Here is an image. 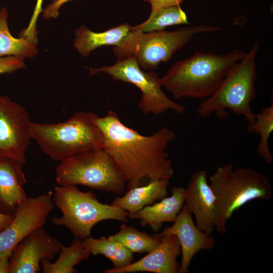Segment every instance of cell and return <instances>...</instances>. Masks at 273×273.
<instances>
[{
  "label": "cell",
  "instance_id": "6",
  "mask_svg": "<svg viewBox=\"0 0 273 273\" xmlns=\"http://www.w3.org/2000/svg\"><path fill=\"white\" fill-rule=\"evenodd\" d=\"M218 26L207 25H188L173 31L165 30L143 32L131 30L113 51L118 59L135 58L143 69L153 71L162 63L169 61L199 33L214 32Z\"/></svg>",
  "mask_w": 273,
  "mask_h": 273
},
{
  "label": "cell",
  "instance_id": "21",
  "mask_svg": "<svg viewBox=\"0 0 273 273\" xmlns=\"http://www.w3.org/2000/svg\"><path fill=\"white\" fill-rule=\"evenodd\" d=\"M80 244L87 248L91 254L102 255L113 263V268L124 267L132 262L133 253L121 243L116 240L101 237L94 238L91 236L80 240Z\"/></svg>",
  "mask_w": 273,
  "mask_h": 273
},
{
  "label": "cell",
  "instance_id": "8",
  "mask_svg": "<svg viewBox=\"0 0 273 273\" xmlns=\"http://www.w3.org/2000/svg\"><path fill=\"white\" fill-rule=\"evenodd\" d=\"M55 180L58 185H80L119 195L127 183L124 173L105 149L86 151L60 162Z\"/></svg>",
  "mask_w": 273,
  "mask_h": 273
},
{
  "label": "cell",
  "instance_id": "4",
  "mask_svg": "<svg viewBox=\"0 0 273 273\" xmlns=\"http://www.w3.org/2000/svg\"><path fill=\"white\" fill-rule=\"evenodd\" d=\"M95 115L92 112L79 111L60 123L30 121L28 133L45 155L60 162L86 151L105 149L104 137L95 121Z\"/></svg>",
  "mask_w": 273,
  "mask_h": 273
},
{
  "label": "cell",
  "instance_id": "31",
  "mask_svg": "<svg viewBox=\"0 0 273 273\" xmlns=\"http://www.w3.org/2000/svg\"><path fill=\"white\" fill-rule=\"evenodd\" d=\"M41 2L42 0H37V5L35 8V12H37V13H38L41 10Z\"/></svg>",
  "mask_w": 273,
  "mask_h": 273
},
{
  "label": "cell",
  "instance_id": "5",
  "mask_svg": "<svg viewBox=\"0 0 273 273\" xmlns=\"http://www.w3.org/2000/svg\"><path fill=\"white\" fill-rule=\"evenodd\" d=\"M259 43L255 42L244 58L230 70L210 97L199 104L197 112L202 117L213 114L224 119L229 116L226 110L244 117L248 124L255 119L251 104L257 97L255 82L257 78L256 57Z\"/></svg>",
  "mask_w": 273,
  "mask_h": 273
},
{
  "label": "cell",
  "instance_id": "30",
  "mask_svg": "<svg viewBox=\"0 0 273 273\" xmlns=\"http://www.w3.org/2000/svg\"><path fill=\"white\" fill-rule=\"evenodd\" d=\"M9 257H0V273H10Z\"/></svg>",
  "mask_w": 273,
  "mask_h": 273
},
{
  "label": "cell",
  "instance_id": "18",
  "mask_svg": "<svg viewBox=\"0 0 273 273\" xmlns=\"http://www.w3.org/2000/svg\"><path fill=\"white\" fill-rule=\"evenodd\" d=\"M169 184V179H167L151 180L144 186L129 189L123 196L115 198L110 205L119 207L128 214L134 213L167 197Z\"/></svg>",
  "mask_w": 273,
  "mask_h": 273
},
{
  "label": "cell",
  "instance_id": "23",
  "mask_svg": "<svg viewBox=\"0 0 273 273\" xmlns=\"http://www.w3.org/2000/svg\"><path fill=\"white\" fill-rule=\"evenodd\" d=\"M187 16L179 6L151 10L149 18L144 22L131 26V30L150 32L165 30L169 26L189 25Z\"/></svg>",
  "mask_w": 273,
  "mask_h": 273
},
{
  "label": "cell",
  "instance_id": "14",
  "mask_svg": "<svg viewBox=\"0 0 273 273\" xmlns=\"http://www.w3.org/2000/svg\"><path fill=\"white\" fill-rule=\"evenodd\" d=\"M156 235L160 237V242L147 255L124 267L107 269L104 272L179 273L180 263L177 258L181 251L177 237L173 235Z\"/></svg>",
  "mask_w": 273,
  "mask_h": 273
},
{
  "label": "cell",
  "instance_id": "27",
  "mask_svg": "<svg viewBox=\"0 0 273 273\" xmlns=\"http://www.w3.org/2000/svg\"><path fill=\"white\" fill-rule=\"evenodd\" d=\"M73 0H52L43 10L42 17L46 20L57 18L61 7Z\"/></svg>",
  "mask_w": 273,
  "mask_h": 273
},
{
  "label": "cell",
  "instance_id": "9",
  "mask_svg": "<svg viewBox=\"0 0 273 273\" xmlns=\"http://www.w3.org/2000/svg\"><path fill=\"white\" fill-rule=\"evenodd\" d=\"M90 75L103 72L115 80L131 83L142 92L139 109L146 114L161 115L169 110L183 114L185 107L169 99L161 89L160 77L153 71H144L135 58L128 57L118 59L113 65L89 68Z\"/></svg>",
  "mask_w": 273,
  "mask_h": 273
},
{
  "label": "cell",
  "instance_id": "17",
  "mask_svg": "<svg viewBox=\"0 0 273 273\" xmlns=\"http://www.w3.org/2000/svg\"><path fill=\"white\" fill-rule=\"evenodd\" d=\"M171 191L170 196L145 206L134 213L128 214V217L139 219L143 227L149 225L154 232L159 231L164 222L173 223L185 202V189L174 187Z\"/></svg>",
  "mask_w": 273,
  "mask_h": 273
},
{
  "label": "cell",
  "instance_id": "28",
  "mask_svg": "<svg viewBox=\"0 0 273 273\" xmlns=\"http://www.w3.org/2000/svg\"><path fill=\"white\" fill-rule=\"evenodd\" d=\"M149 3L152 10L179 6L184 0H144Z\"/></svg>",
  "mask_w": 273,
  "mask_h": 273
},
{
  "label": "cell",
  "instance_id": "2",
  "mask_svg": "<svg viewBox=\"0 0 273 273\" xmlns=\"http://www.w3.org/2000/svg\"><path fill=\"white\" fill-rule=\"evenodd\" d=\"M245 54V52L238 49L225 54L197 51L189 58L172 65L160 78V83L174 99L204 100L215 93Z\"/></svg>",
  "mask_w": 273,
  "mask_h": 273
},
{
  "label": "cell",
  "instance_id": "22",
  "mask_svg": "<svg viewBox=\"0 0 273 273\" xmlns=\"http://www.w3.org/2000/svg\"><path fill=\"white\" fill-rule=\"evenodd\" d=\"M58 258L54 262L48 259L41 260L43 273H75L74 267L80 262L87 260L89 251L80 244V239L76 238L70 245H61Z\"/></svg>",
  "mask_w": 273,
  "mask_h": 273
},
{
  "label": "cell",
  "instance_id": "20",
  "mask_svg": "<svg viewBox=\"0 0 273 273\" xmlns=\"http://www.w3.org/2000/svg\"><path fill=\"white\" fill-rule=\"evenodd\" d=\"M8 11L6 7L0 9V58L18 56L31 59L38 54L35 40L31 37L16 38L10 32L8 26Z\"/></svg>",
  "mask_w": 273,
  "mask_h": 273
},
{
  "label": "cell",
  "instance_id": "13",
  "mask_svg": "<svg viewBox=\"0 0 273 273\" xmlns=\"http://www.w3.org/2000/svg\"><path fill=\"white\" fill-rule=\"evenodd\" d=\"M158 235H175L181 248V259L179 273H187L192 260L202 250H208L216 246L211 234L200 230L195 224L192 212L188 206L184 205L173 224L164 229Z\"/></svg>",
  "mask_w": 273,
  "mask_h": 273
},
{
  "label": "cell",
  "instance_id": "10",
  "mask_svg": "<svg viewBox=\"0 0 273 273\" xmlns=\"http://www.w3.org/2000/svg\"><path fill=\"white\" fill-rule=\"evenodd\" d=\"M55 205L50 193L28 197L18 207L11 223L0 232V257L10 258L14 247L29 234L43 227Z\"/></svg>",
  "mask_w": 273,
  "mask_h": 273
},
{
  "label": "cell",
  "instance_id": "15",
  "mask_svg": "<svg viewBox=\"0 0 273 273\" xmlns=\"http://www.w3.org/2000/svg\"><path fill=\"white\" fill-rule=\"evenodd\" d=\"M193 213L196 226L201 231L212 234L215 230L214 211L215 196L208 184L205 170L194 172L185 189V202Z\"/></svg>",
  "mask_w": 273,
  "mask_h": 273
},
{
  "label": "cell",
  "instance_id": "24",
  "mask_svg": "<svg viewBox=\"0 0 273 273\" xmlns=\"http://www.w3.org/2000/svg\"><path fill=\"white\" fill-rule=\"evenodd\" d=\"M108 238L120 242L132 253H148L160 242V237L156 234L152 236L140 232L134 226L125 222L121 225L119 232Z\"/></svg>",
  "mask_w": 273,
  "mask_h": 273
},
{
  "label": "cell",
  "instance_id": "11",
  "mask_svg": "<svg viewBox=\"0 0 273 273\" xmlns=\"http://www.w3.org/2000/svg\"><path fill=\"white\" fill-rule=\"evenodd\" d=\"M26 109L7 96H0V157L27 162L26 152L31 139Z\"/></svg>",
  "mask_w": 273,
  "mask_h": 273
},
{
  "label": "cell",
  "instance_id": "25",
  "mask_svg": "<svg viewBox=\"0 0 273 273\" xmlns=\"http://www.w3.org/2000/svg\"><path fill=\"white\" fill-rule=\"evenodd\" d=\"M247 131L259 135L260 140L257 146L258 155L267 163L273 162V156L269 150L268 140L273 131V104L255 114L254 121L248 124Z\"/></svg>",
  "mask_w": 273,
  "mask_h": 273
},
{
  "label": "cell",
  "instance_id": "1",
  "mask_svg": "<svg viewBox=\"0 0 273 273\" xmlns=\"http://www.w3.org/2000/svg\"><path fill=\"white\" fill-rule=\"evenodd\" d=\"M95 121L105 139V149L124 173L128 190L159 179H169L174 171L167 149L176 135L172 130L161 128L155 133L140 134L122 122L117 114L109 110Z\"/></svg>",
  "mask_w": 273,
  "mask_h": 273
},
{
  "label": "cell",
  "instance_id": "26",
  "mask_svg": "<svg viewBox=\"0 0 273 273\" xmlns=\"http://www.w3.org/2000/svg\"><path fill=\"white\" fill-rule=\"evenodd\" d=\"M24 59L18 56H8L0 58V74L10 73L25 68Z\"/></svg>",
  "mask_w": 273,
  "mask_h": 273
},
{
  "label": "cell",
  "instance_id": "12",
  "mask_svg": "<svg viewBox=\"0 0 273 273\" xmlns=\"http://www.w3.org/2000/svg\"><path fill=\"white\" fill-rule=\"evenodd\" d=\"M61 244L43 227L35 230L13 249L9 260L10 273L39 272L41 260H52L59 253Z\"/></svg>",
  "mask_w": 273,
  "mask_h": 273
},
{
  "label": "cell",
  "instance_id": "29",
  "mask_svg": "<svg viewBox=\"0 0 273 273\" xmlns=\"http://www.w3.org/2000/svg\"><path fill=\"white\" fill-rule=\"evenodd\" d=\"M14 216L0 213V232L4 230L13 221Z\"/></svg>",
  "mask_w": 273,
  "mask_h": 273
},
{
  "label": "cell",
  "instance_id": "3",
  "mask_svg": "<svg viewBox=\"0 0 273 273\" xmlns=\"http://www.w3.org/2000/svg\"><path fill=\"white\" fill-rule=\"evenodd\" d=\"M215 196V230L221 235L234 213L254 200L271 198L272 188L269 178L250 167L234 168L232 163L218 167L209 178Z\"/></svg>",
  "mask_w": 273,
  "mask_h": 273
},
{
  "label": "cell",
  "instance_id": "16",
  "mask_svg": "<svg viewBox=\"0 0 273 273\" xmlns=\"http://www.w3.org/2000/svg\"><path fill=\"white\" fill-rule=\"evenodd\" d=\"M24 164L13 159L0 157V213L14 216L27 198Z\"/></svg>",
  "mask_w": 273,
  "mask_h": 273
},
{
  "label": "cell",
  "instance_id": "19",
  "mask_svg": "<svg viewBox=\"0 0 273 273\" xmlns=\"http://www.w3.org/2000/svg\"><path fill=\"white\" fill-rule=\"evenodd\" d=\"M128 23H123L103 32H94L84 25L74 32L73 47L83 57H87L95 50L105 46L120 44L130 31Z\"/></svg>",
  "mask_w": 273,
  "mask_h": 273
},
{
  "label": "cell",
  "instance_id": "7",
  "mask_svg": "<svg viewBox=\"0 0 273 273\" xmlns=\"http://www.w3.org/2000/svg\"><path fill=\"white\" fill-rule=\"evenodd\" d=\"M52 198L62 215L52 217V222L56 225L65 226L80 240L90 237L93 228L102 221H128L127 211L100 202L94 193L82 192L76 186H56Z\"/></svg>",
  "mask_w": 273,
  "mask_h": 273
}]
</instances>
